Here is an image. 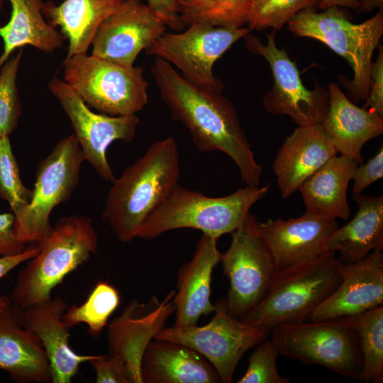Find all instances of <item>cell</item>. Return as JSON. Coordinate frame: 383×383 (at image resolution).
<instances>
[{
	"label": "cell",
	"mask_w": 383,
	"mask_h": 383,
	"mask_svg": "<svg viewBox=\"0 0 383 383\" xmlns=\"http://www.w3.org/2000/svg\"><path fill=\"white\" fill-rule=\"evenodd\" d=\"M151 73L172 118L187 128L196 148L202 152H223L236 164L246 186H260L262 167L233 104L221 93L192 83L161 58L156 57Z\"/></svg>",
	"instance_id": "6da1fadb"
},
{
	"label": "cell",
	"mask_w": 383,
	"mask_h": 383,
	"mask_svg": "<svg viewBox=\"0 0 383 383\" xmlns=\"http://www.w3.org/2000/svg\"><path fill=\"white\" fill-rule=\"evenodd\" d=\"M179 174L177 145L168 137L152 142L143 156L114 179L102 216L120 241L138 237L145 219L177 185Z\"/></svg>",
	"instance_id": "7a4b0ae2"
},
{
	"label": "cell",
	"mask_w": 383,
	"mask_h": 383,
	"mask_svg": "<svg viewBox=\"0 0 383 383\" xmlns=\"http://www.w3.org/2000/svg\"><path fill=\"white\" fill-rule=\"evenodd\" d=\"M38 245V252L19 272L10 296L22 309L52 298V289L96 252L99 239L91 218L71 215L59 218Z\"/></svg>",
	"instance_id": "3957f363"
},
{
	"label": "cell",
	"mask_w": 383,
	"mask_h": 383,
	"mask_svg": "<svg viewBox=\"0 0 383 383\" xmlns=\"http://www.w3.org/2000/svg\"><path fill=\"white\" fill-rule=\"evenodd\" d=\"M269 188V184L246 186L229 195L213 197L177 184L145 219L138 237L149 240L172 230L194 228L218 239L243 223Z\"/></svg>",
	"instance_id": "277c9868"
},
{
	"label": "cell",
	"mask_w": 383,
	"mask_h": 383,
	"mask_svg": "<svg viewBox=\"0 0 383 383\" xmlns=\"http://www.w3.org/2000/svg\"><path fill=\"white\" fill-rule=\"evenodd\" d=\"M311 6L298 12L288 23V29L295 35L316 39L343 57L354 72L350 81L341 77L351 101H365L370 92L372 57L383 34V12L355 24L348 13L333 6L322 12Z\"/></svg>",
	"instance_id": "5b68a950"
},
{
	"label": "cell",
	"mask_w": 383,
	"mask_h": 383,
	"mask_svg": "<svg viewBox=\"0 0 383 383\" xmlns=\"http://www.w3.org/2000/svg\"><path fill=\"white\" fill-rule=\"evenodd\" d=\"M341 263L335 252L327 251L310 262L277 272L266 296L240 320L270 331L306 321L340 284Z\"/></svg>",
	"instance_id": "8992f818"
},
{
	"label": "cell",
	"mask_w": 383,
	"mask_h": 383,
	"mask_svg": "<svg viewBox=\"0 0 383 383\" xmlns=\"http://www.w3.org/2000/svg\"><path fill=\"white\" fill-rule=\"evenodd\" d=\"M279 355L319 365L362 381V357L357 335L345 318L280 324L270 332Z\"/></svg>",
	"instance_id": "52a82bcc"
},
{
	"label": "cell",
	"mask_w": 383,
	"mask_h": 383,
	"mask_svg": "<svg viewBox=\"0 0 383 383\" xmlns=\"http://www.w3.org/2000/svg\"><path fill=\"white\" fill-rule=\"evenodd\" d=\"M62 67L64 81L102 113L136 114L148 103L149 83L140 66L124 67L86 53L65 57Z\"/></svg>",
	"instance_id": "ba28073f"
},
{
	"label": "cell",
	"mask_w": 383,
	"mask_h": 383,
	"mask_svg": "<svg viewBox=\"0 0 383 383\" xmlns=\"http://www.w3.org/2000/svg\"><path fill=\"white\" fill-rule=\"evenodd\" d=\"M82 150L71 134L59 140L38 164L28 204L15 216L14 232L24 244H38L50 233L52 210L67 201L79 182L84 161Z\"/></svg>",
	"instance_id": "9c48e42d"
},
{
	"label": "cell",
	"mask_w": 383,
	"mask_h": 383,
	"mask_svg": "<svg viewBox=\"0 0 383 383\" xmlns=\"http://www.w3.org/2000/svg\"><path fill=\"white\" fill-rule=\"evenodd\" d=\"M258 223L255 215L249 212L231 233V245L220 255L219 262L229 281L226 304L229 313L238 319L264 299L277 272Z\"/></svg>",
	"instance_id": "30bf717a"
},
{
	"label": "cell",
	"mask_w": 383,
	"mask_h": 383,
	"mask_svg": "<svg viewBox=\"0 0 383 383\" xmlns=\"http://www.w3.org/2000/svg\"><path fill=\"white\" fill-rule=\"evenodd\" d=\"M250 32L243 26L192 23L184 32L165 33L145 52L173 64L185 79L195 85L221 93L223 85L213 74V65L236 41Z\"/></svg>",
	"instance_id": "8fae6325"
},
{
	"label": "cell",
	"mask_w": 383,
	"mask_h": 383,
	"mask_svg": "<svg viewBox=\"0 0 383 383\" xmlns=\"http://www.w3.org/2000/svg\"><path fill=\"white\" fill-rule=\"evenodd\" d=\"M214 316L204 326L162 328L155 336L184 344L204 356L221 382L230 383L243 355L267 339L271 331L246 323L232 316L222 299L215 304Z\"/></svg>",
	"instance_id": "7c38bea8"
},
{
	"label": "cell",
	"mask_w": 383,
	"mask_h": 383,
	"mask_svg": "<svg viewBox=\"0 0 383 383\" xmlns=\"http://www.w3.org/2000/svg\"><path fill=\"white\" fill-rule=\"evenodd\" d=\"M275 34L274 30L267 34L266 45L250 33L243 37L246 48L262 56L272 71L274 84L263 99L266 111L289 116L301 127L321 124L329 106L328 91L317 84L313 90L304 87L296 62L277 47Z\"/></svg>",
	"instance_id": "4fadbf2b"
},
{
	"label": "cell",
	"mask_w": 383,
	"mask_h": 383,
	"mask_svg": "<svg viewBox=\"0 0 383 383\" xmlns=\"http://www.w3.org/2000/svg\"><path fill=\"white\" fill-rule=\"evenodd\" d=\"M48 89L70 119L84 160L104 180L113 182L116 178L107 160V149L116 140L132 141L139 117L94 112L72 87L57 76L49 82Z\"/></svg>",
	"instance_id": "5bb4252c"
},
{
	"label": "cell",
	"mask_w": 383,
	"mask_h": 383,
	"mask_svg": "<svg viewBox=\"0 0 383 383\" xmlns=\"http://www.w3.org/2000/svg\"><path fill=\"white\" fill-rule=\"evenodd\" d=\"M166 27L142 0H124L99 26L91 54L118 65L133 66L139 53L163 35Z\"/></svg>",
	"instance_id": "9a60e30c"
},
{
	"label": "cell",
	"mask_w": 383,
	"mask_h": 383,
	"mask_svg": "<svg viewBox=\"0 0 383 383\" xmlns=\"http://www.w3.org/2000/svg\"><path fill=\"white\" fill-rule=\"evenodd\" d=\"M174 293L175 291H171L162 300L154 296L146 304L133 300L109 324V355L124 365L129 383H143V355L148 343L174 311Z\"/></svg>",
	"instance_id": "2e32d148"
},
{
	"label": "cell",
	"mask_w": 383,
	"mask_h": 383,
	"mask_svg": "<svg viewBox=\"0 0 383 383\" xmlns=\"http://www.w3.org/2000/svg\"><path fill=\"white\" fill-rule=\"evenodd\" d=\"M260 235L276 271L310 262L327 252L326 242L338 227L336 219L304 213L287 220L259 222Z\"/></svg>",
	"instance_id": "e0dca14e"
},
{
	"label": "cell",
	"mask_w": 383,
	"mask_h": 383,
	"mask_svg": "<svg viewBox=\"0 0 383 383\" xmlns=\"http://www.w3.org/2000/svg\"><path fill=\"white\" fill-rule=\"evenodd\" d=\"M337 288L311 313L309 320L353 316L383 306V253L377 250L364 259L341 263Z\"/></svg>",
	"instance_id": "ac0fdd59"
},
{
	"label": "cell",
	"mask_w": 383,
	"mask_h": 383,
	"mask_svg": "<svg viewBox=\"0 0 383 383\" xmlns=\"http://www.w3.org/2000/svg\"><path fill=\"white\" fill-rule=\"evenodd\" d=\"M0 370L19 383L52 382V372L40 339L23 324V309L9 297L0 308Z\"/></svg>",
	"instance_id": "d6986e66"
},
{
	"label": "cell",
	"mask_w": 383,
	"mask_h": 383,
	"mask_svg": "<svg viewBox=\"0 0 383 383\" xmlns=\"http://www.w3.org/2000/svg\"><path fill=\"white\" fill-rule=\"evenodd\" d=\"M338 150L321 124L298 126L278 150L273 171L283 199L290 197L301 184Z\"/></svg>",
	"instance_id": "ffe728a7"
},
{
	"label": "cell",
	"mask_w": 383,
	"mask_h": 383,
	"mask_svg": "<svg viewBox=\"0 0 383 383\" xmlns=\"http://www.w3.org/2000/svg\"><path fill=\"white\" fill-rule=\"evenodd\" d=\"M67 308L66 301L56 296L23 309V324L40 339L54 383L71 382L79 365L97 356L77 354L70 346V328L63 320Z\"/></svg>",
	"instance_id": "44dd1931"
},
{
	"label": "cell",
	"mask_w": 383,
	"mask_h": 383,
	"mask_svg": "<svg viewBox=\"0 0 383 383\" xmlns=\"http://www.w3.org/2000/svg\"><path fill=\"white\" fill-rule=\"evenodd\" d=\"M217 240L203 234L192 259L179 268L173 299L175 327L196 326L202 316L215 311L211 301V284L213 270L220 261Z\"/></svg>",
	"instance_id": "7402d4cb"
},
{
	"label": "cell",
	"mask_w": 383,
	"mask_h": 383,
	"mask_svg": "<svg viewBox=\"0 0 383 383\" xmlns=\"http://www.w3.org/2000/svg\"><path fill=\"white\" fill-rule=\"evenodd\" d=\"M143 383H218L221 378L199 353L181 343L154 338L141 360Z\"/></svg>",
	"instance_id": "603a6c76"
},
{
	"label": "cell",
	"mask_w": 383,
	"mask_h": 383,
	"mask_svg": "<svg viewBox=\"0 0 383 383\" xmlns=\"http://www.w3.org/2000/svg\"><path fill=\"white\" fill-rule=\"evenodd\" d=\"M329 106L321 125L331 136L340 155L358 165L364 145L383 133V116L358 107L333 82L328 84Z\"/></svg>",
	"instance_id": "cb8c5ba5"
},
{
	"label": "cell",
	"mask_w": 383,
	"mask_h": 383,
	"mask_svg": "<svg viewBox=\"0 0 383 383\" xmlns=\"http://www.w3.org/2000/svg\"><path fill=\"white\" fill-rule=\"evenodd\" d=\"M357 211L353 218L328 238L326 250L338 253L342 263L360 261L383 249V196L353 194Z\"/></svg>",
	"instance_id": "d4e9b609"
},
{
	"label": "cell",
	"mask_w": 383,
	"mask_h": 383,
	"mask_svg": "<svg viewBox=\"0 0 383 383\" xmlns=\"http://www.w3.org/2000/svg\"><path fill=\"white\" fill-rule=\"evenodd\" d=\"M357 165L348 157L337 155L304 181L298 190L305 212L347 220L350 216L347 190Z\"/></svg>",
	"instance_id": "484cf974"
},
{
	"label": "cell",
	"mask_w": 383,
	"mask_h": 383,
	"mask_svg": "<svg viewBox=\"0 0 383 383\" xmlns=\"http://www.w3.org/2000/svg\"><path fill=\"white\" fill-rule=\"evenodd\" d=\"M124 0H64L57 5L44 2L43 16L54 27H59L68 40L66 57L86 54L100 24Z\"/></svg>",
	"instance_id": "4316f807"
},
{
	"label": "cell",
	"mask_w": 383,
	"mask_h": 383,
	"mask_svg": "<svg viewBox=\"0 0 383 383\" xmlns=\"http://www.w3.org/2000/svg\"><path fill=\"white\" fill-rule=\"evenodd\" d=\"M11 6L9 21L0 26L3 51L0 68L16 50L30 45L45 53L60 49L65 40L62 33L44 18L43 0H7Z\"/></svg>",
	"instance_id": "83f0119b"
},
{
	"label": "cell",
	"mask_w": 383,
	"mask_h": 383,
	"mask_svg": "<svg viewBox=\"0 0 383 383\" xmlns=\"http://www.w3.org/2000/svg\"><path fill=\"white\" fill-rule=\"evenodd\" d=\"M355 330L362 357V381L383 382V306L344 317Z\"/></svg>",
	"instance_id": "f1b7e54d"
},
{
	"label": "cell",
	"mask_w": 383,
	"mask_h": 383,
	"mask_svg": "<svg viewBox=\"0 0 383 383\" xmlns=\"http://www.w3.org/2000/svg\"><path fill=\"white\" fill-rule=\"evenodd\" d=\"M253 0H179L181 16L187 24L243 27L248 22Z\"/></svg>",
	"instance_id": "f546056e"
},
{
	"label": "cell",
	"mask_w": 383,
	"mask_h": 383,
	"mask_svg": "<svg viewBox=\"0 0 383 383\" xmlns=\"http://www.w3.org/2000/svg\"><path fill=\"white\" fill-rule=\"evenodd\" d=\"M121 301L118 291L107 282H99L82 304L67 308L63 320L70 328L80 323L88 326L89 333L98 337Z\"/></svg>",
	"instance_id": "4dcf8cb0"
},
{
	"label": "cell",
	"mask_w": 383,
	"mask_h": 383,
	"mask_svg": "<svg viewBox=\"0 0 383 383\" xmlns=\"http://www.w3.org/2000/svg\"><path fill=\"white\" fill-rule=\"evenodd\" d=\"M23 49L0 68V138L9 136L17 128L21 104L16 84Z\"/></svg>",
	"instance_id": "1f68e13d"
},
{
	"label": "cell",
	"mask_w": 383,
	"mask_h": 383,
	"mask_svg": "<svg viewBox=\"0 0 383 383\" xmlns=\"http://www.w3.org/2000/svg\"><path fill=\"white\" fill-rule=\"evenodd\" d=\"M319 0H253L248 13V28L251 30L272 28L280 30L298 12L317 6Z\"/></svg>",
	"instance_id": "d6a6232c"
},
{
	"label": "cell",
	"mask_w": 383,
	"mask_h": 383,
	"mask_svg": "<svg viewBox=\"0 0 383 383\" xmlns=\"http://www.w3.org/2000/svg\"><path fill=\"white\" fill-rule=\"evenodd\" d=\"M32 190L22 182L9 136L0 138V198L6 200L15 216L28 204Z\"/></svg>",
	"instance_id": "836d02e7"
},
{
	"label": "cell",
	"mask_w": 383,
	"mask_h": 383,
	"mask_svg": "<svg viewBox=\"0 0 383 383\" xmlns=\"http://www.w3.org/2000/svg\"><path fill=\"white\" fill-rule=\"evenodd\" d=\"M280 356L270 339L257 345L248 359V365L238 383H289V379L281 376L277 360Z\"/></svg>",
	"instance_id": "e575fe53"
},
{
	"label": "cell",
	"mask_w": 383,
	"mask_h": 383,
	"mask_svg": "<svg viewBox=\"0 0 383 383\" xmlns=\"http://www.w3.org/2000/svg\"><path fill=\"white\" fill-rule=\"evenodd\" d=\"M96 373L97 383H129L124 365L109 355H97L88 362Z\"/></svg>",
	"instance_id": "d590c367"
},
{
	"label": "cell",
	"mask_w": 383,
	"mask_h": 383,
	"mask_svg": "<svg viewBox=\"0 0 383 383\" xmlns=\"http://www.w3.org/2000/svg\"><path fill=\"white\" fill-rule=\"evenodd\" d=\"M379 55L375 62H372L370 72V92L365 109H370L383 116V48L378 45Z\"/></svg>",
	"instance_id": "8d00e7d4"
},
{
	"label": "cell",
	"mask_w": 383,
	"mask_h": 383,
	"mask_svg": "<svg viewBox=\"0 0 383 383\" xmlns=\"http://www.w3.org/2000/svg\"><path fill=\"white\" fill-rule=\"evenodd\" d=\"M383 177V148L365 163L357 165L353 180V194H360L367 187Z\"/></svg>",
	"instance_id": "74e56055"
},
{
	"label": "cell",
	"mask_w": 383,
	"mask_h": 383,
	"mask_svg": "<svg viewBox=\"0 0 383 383\" xmlns=\"http://www.w3.org/2000/svg\"><path fill=\"white\" fill-rule=\"evenodd\" d=\"M150 9L170 29L181 31L187 24L181 13L179 0H147Z\"/></svg>",
	"instance_id": "f35d334b"
},
{
	"label": "cell",
	"mask_w": 383,
	"mask_h": 383,
	"mask_svg": "<svg viewBox=\"0 0 383 383\" xmlns=\"http://www.w3.org/2000/svg\"><path fill=\"white\" fill-rule=\"evenodd\" d=\"M14 221L13 213H0V257L16 255L26 249V244L15 235Z\"/></svg>",
	"instance_id": "ab89813d"
},
{
	"label": "cell",
	"mask_w": 383,
	"mask_h": 383,
	"mask_svg": "<svg viewBox=\"0 0 383 383\" xmlns=\"http://www.w3.org/2000/svg\"><path fill=\"white\" fill-rule=\"evenodd\" d=\"M38 251L39 246L37 244L35 246L26 248L18 254L0 257V279L18 265L33 257ZM9 299L6 295L0 296V308L6 304Z\"/></svg>",
	"instance_id": "60d3db41"
},
{
	"label": "cell",
	"mask_w": 383,
	"mask_h": 383,
	"mask_svg": "<svg viewBox=\"0 0 383 383\" xmlns=\"http://www.w3.org/2000/svg\"><path fill=\"white\" fill-rule=\"evenodd\" d=\"M333 6L355 10L358 6V0H319L317 7L324 10Z\"/></svg>",
	"instance_id": "b9f144b4"
},
{
	"label": "cell",
	"mask_w": 383,
	"mask_h": 383,
	"mask_svg": "<svg viewBox=\"0 0 383 383\" xmlns=\"http://www.w3.org/2000/svg\"><path fill=\"white\" fill-rule=\"evenodd\" d=\"M382 10L383 0H358V6L355 9L356 13L372 11L374 8Z\"/></svg>",
	"instance_id": "7bdbcfd3"
},
{
	"label": "cell",
	"mask_w": 383,
	"mask_h": 383,
	"mask_svg": "<svg viewBox=\"0 0 383 383\" xmlns=\"http://www.w3.org/2000/svg\"><path fill=\"white\" fill-rule=\"evenodd\" d=\"M3 4H4V0H0V13L1 11Z\"/></svg>",
	"instance_id": "ee69618b"
}]
</instances>
